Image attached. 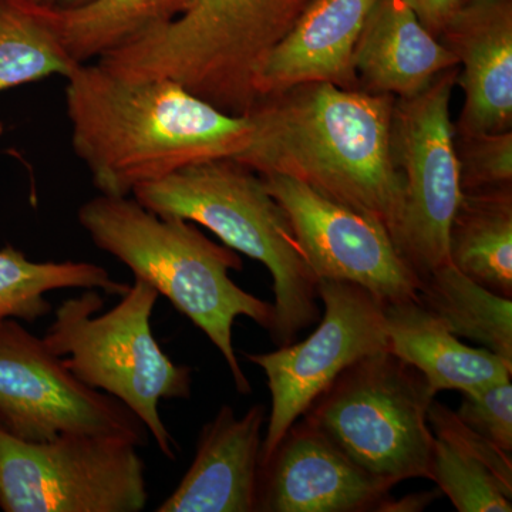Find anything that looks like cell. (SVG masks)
I'll list each match as a JSON object with an SVG mask.
<instances>
[{
  "mask_svg": "<svg viewBox=\"0 0 512 512\" xmlns=\"http://www.w3.org/2000/svg\"><path fill=\"white\" fill-rule=\"evenodd\" d=\"M463 192L512 187V130L454 134Z\"/></svg>",
  "mask_w": 512,
  "mask_h": 512,
  "instance_id": "cell-25",
  "label": "cell"
},
{
  "mask_svg": "<svg viewBox=\"0 0 512 512\" xmlns=\"http://www.w3.org/2000/svg\"><path fill=\"white\" fill-rule=\"evenodd\" d=\"M313 0H190L180 18L96 60L127 76L167 77L224 113L254 109L256 77Z\"/></svg>",
  "mask_w": 512,
  "mask_h": 512,
  "instance_id": "cell-5",
  "label": "cell"
},
{
  "mask_svg": "<svg viewBox=\"0 0 512 512\" xmlns=\"http://www.w3.org/2000/svg\"><path fill=\"white\" fill-rule=\"evenodd\" d=\"M148 500L138 446L62 434L25 441L0 426V508L6 512H140Z\"/></svg>",
  "mask_w": 512,
  "mask_h": 512,
  "instance_id": "cell-8",
  "label": "cell"
},
{
  "mask_svg": "<svg viewBox=\"0 0 512 512\" xmlns=\"http://www.w3.org/2000/svg\"><path fill=\"white\" fill-rule=\"evenodd\" d=\"M158 292L136 278L119 305L96 315L97 289L66 299L55 312L45 343L80 382L116 397L143 421L163 456L177 460L178 446L161 419V400L190 399L192 369L174 363L151 328Z\"/></svg>",
  "mask_w": 512,
  "mask_h": 512,
  "instance_id": "cell-6",
  "label": "cell"
},
{
  "mask_svg": "<svg viewBox=\"0 0 512 512\" xmlns=\"http://www.w3.org/2000/svg\"><path fill=\"white\" fill-rule=\"evenodd\" d=\"M441 491H427V493H417V494H409L403 498H393L390 495L382 508H380V512H419L426 510L427 507L437 497H440Z\"/></svg>",
  "mask_w": 512,
  "mask_h": 512,
  "instance_id": "cell-29",
  "label": "cell"
},
{
  "mask_svg": "<svg viewBox=\"0 0 512 512\" xmlns=\"http://www.w3.org/2000/svg\"><path fill=\"white\" fill-rule=\"evenodd\" d=\"M429 423L434 437L447 441L490 470L507 495L512 497V458L477 431L470 429L446 404L430 403Z\"/></svg>",
  "mask_w": 512,
  "mask_h": 512,
  "instance_id": "cell-26",
  "label": "cell"
},
{
  "mask_svg": "<svg viewBox=\"0 0 512 512\" xmlns=\"http://www.w3.org/2000/svg\"><path fill=\"white\" fill-rule=\"evenodd\" d=\"M134 198L147 210L202 225L228 248L264 264L274 279L278 348L320 318L318 279L306 262L284 208L261 175L234 158L188 165L138 185Z\"/></svg>",
  "mask_w": 512,
  "mask_h": 512,
  "instance_id": "cell-4",
  "label": "cell"
},
{
  "mask_svg": "<svg viewBox=\"0 0 512 512\" xmlns=\"http://www.w3.org/2000/svg\"><path fill=\"white\" fill-rule=\"evenodd\" d=\"M190 0H93L82 8L45 10L64 52L74 63L99 60L170 25Z\"/></svg>",
  "mask_w": 512,
  "mask_h": 512,
  "instance_id": "cell-20",
  "label": "cell"
},
{
  "mask_svg": "<svg viewBox=\"0 0 512 512\" xmlns=\"http://www.w3.org/2000/svg\"><path fill=\"white\" fill-rule=\"evenodd\" d=\"M0 426L25 441L62 434L120 437L147 446L143 421L116 397L80 382L43 338L0 320Z\"/></svg>",
  "mask_w": 512,
  "mask_h": 512,
  "instance_id": "cell-10",
  "label": "cell"
},
{
  "mask_svg": "<svg viewBox=\"0 0 512 512\" xmlns=\"http://www.w3.org/2000/svg\"><path fill=\"white\" fill-rule=\"evenodd\" d=\"M434 399L419 370L386 349L348 367L303 417L357 466L397 485L430 480Z\"/></svg>",
  "mask_w": 512,
  "mask_h": 512,
  "instance_id": "cell-7",
  "label": "cell"
},
{
  "mask_svg": "<svg viewBox=\"0 0 512 512\" xmlns=\"http://www.w3.org/2000/svg\"><path fill=\"white\" fill-rule=\"evenodd\" d=\"M266 407L242 417L224 404L204 424L187 473L157 512H255Z\"/></svg>",
  "mask_w": 512,
  "mask_h": 512,
  "instance_id": "cell-15",
  "label": "cell"
},
{
  "mask_svg": "<svg viewBox=\"0 0 512 512\" xmlns=\"http://www.w3.org/2000/svg\"><path fill=\"white\" fill-rule=\"evenodd\" d=\"M318 295L325 313L308 339L275 352L245 353L249 362L264 370L272 397L261 463L348 367L389 349L386 306L372 293L349 282L323 279L318 281Z\"/></svg>",
  "mask_w": 512,
  "mask_h": 512,
  "instance_id": "cell-11",
  "label": "cell"
},
{
  "mask_svg": "<svg viewBox=\"0 0 512 512\" xmlns=\"http://www.w3.org/2000/svg\"><path fill=\"white\" fill-rule=\"evenodd\" d=\"M77 66L42 9L25 0H0V92L47 77H67Z\"/></svg>",
  "mask_w": 512,
  "mask_h": 512,
  "instance_id": "cell-23",
  "label": "cell"
},
{
  "mask_svg": "<svg viewBox=\"0 0 512 512\" xmlns=\"http://www.w3.org/2000/svg\"><path fill=\"white\" fill-rule=\"evenodd\" d=\"M448 258L488 291L512 296V187L463 192L448 232Z\"/></svg>",
  "mask_w": 512,
  "mask_h": 512,
  "instance_id": "cell-19",
  "label": "cell"
},
{
  "mask_svg": "<svg viewBox=\"0 0 512 512\" xmlns=\"http://www.w3.org/2000/svg\"><path fill=\"white\" fill-rule=\"evenodd\" d=\"M458 69L440 73L423 92L394 104L392 153L404 194L393 244L420 282L450 261L448 232L463 195L450 117Z\"/></svg>",
  "mask_w": 512,
  "mask_h": 512,
  "instance_id": "cell-9",
  "label": "cell"
},
{
  "mask_svg": "<svg viewBox=\"0 0 512 512\" xmlns=\"http://www.w3.org/2000/svg\"><path fill=\"white\" fill-rule=\"evenodd\" d=\"M394 104L390 94L298 84L256 101L247 114L251 140L234 160L308 185L379 222L393 239L404 194L392 153Z\"/></svg>",
  "mask_w": 512,
  "mask_h": 512,
  "instance_id": "cell-2",
  "label": "cell"
},
{
  "mask_svg": "<svg viewBox=\"0 0 512 512\" xmlns=\"http://www.w3.org/2000/svg\"><path fill=\"white\" fill-rule=\"evenodd\" d=\"M77 217L97 248L123 262L207 335L227 362L237 392L251 393L232 328L247 316L271 332L275 308L232 281L229 271H242L237 251L212 242L194 222L158 215L130 195L101 194L84 202Z\"/></svg>",
  "mask_w": 512,
  "mask_h": 512,
  "instance_id": "cell-3",
  "label": "cell"
},
{
  "mask_svg": "<svg viewBox=\"0 0 512 512\" xmlns=\"http://www.w3.org/2000/svg\"><path fill=\"white\" fill-rule=\"evenodd\" d=\"M66 79L73 150L103 195L127 197L188 165L238 157L251 140L247 116L224 113L167 77L96 62Z\"/></svg>",
  "mask_w": 512,
  "mask_h": 512,
  "instance_id": "cell-1",
  "label": "cell"
},
{
  "mask_svg": "<svg viewBox=\"0 0 512 512\" xmlns=\"http://www.w3.org/2000/svg\"><path fill=\"white\" fill-rule=\"evenodd\" d=\"M25 2L39 9L63 12V10L82 8V6L93 2V0H25Z\"/></svg>",
  "mask_w": 512,
  "mask_h": 512,
  "instance_id": "cell-30",
  "label": "cell"
},
{
  "mask_svg": "<svg viewBox=\"0 0 512 512\" xmlns=\"http://www.w3.org/2000/svg\"><path fill=\"white\" fill-rule=\"evenodd\" d=\"M468 2V0H464V3Z\"/></svg>",
  "mask_w": 512,
  "mask_h": 512,
  "instance_id": "cell-31",
  "label": "cell"
},
{
  "mask_svg": "<svg viewBox=\"0 0 512 512\" xmlns=\"http://www.w3.org/2000/svg\"><path fill=\"white\" fill-rule=\"evenodd\" d=\"M57 289H100L123 296L130 285L114 281L92 262H33L19 249H0V320L45 318L53 311L45 295Z\"/></svg>",
  "mask_w": 512,
  "mask_h": 512,
  "instance_id": "cell-22",
  "label": "cell"
},
{
  "mask_svg": "<svg viewBox=\"0 0 512 512\" xmlns=\"http://www.w3.org/2000/svg\"><path fill=\"white\" fill-rule=\"evenodd\" d=\"M437 39L458 60L456 134L512 130V0H468Z\"/></svg>",
  "mask_w": 512,
  "mask_h": 512,
  "instance_id": "cell-14",
  "label": "cell"
},
{
  "mask_svg": "<svg viewBox=\"0 0 512 512\" xmlns=\"http://www.w3.org/2000/svg\"><path fill=\"white\" fill-rule=\"evenodd\" d=\"M431 35L439 37L464 0H403Z\"/></svg>",
  "mask_w": 512,
  "mask_h": 512,
  "instance_id": "cell-28",
  "label": "cell"
},
{
  "mask_svg": "<svg viewBox=\"0 0 512 512\" xmlns=\"http://www.w3.org/2000/svg\"><path fill=\"white\" fill-rule=\"evenodd\" d=\"M431 481L460 512H511L512 503L500 483L480 461L447 441H434Z\"/></svg>",
  "mask_w": 512,
  "mask_h": 512,
  "instance_id": "cell-24",
  "label": "cell"
},
{
  "mask_svg": "<svg viewBox=\"0 0 512 512\" xmlns=\"http://www.w3.org/2000/svg\"><path fill=\"white\" fill-rule=\"evenodd\" d=\"M419 302L458 338L512 362L511 298L488 291L448 261L421 279Z\"/></svg>",
  "mask_w": 512,
  "mask_h": 512,
  "instance_id": "cell-21",
  "label": "cell"
},
{
  "mask_svg": "<svg viewBox=\"0 0 512 512\" xmlns=\"http://www.w3.org/2000/svg\"><path fill=\"white\" fill-rule=\"evenodd\" d=\"M359 89L409 99L458 60L403 0H377L353 53Z\"/></svg>",
  "mask_w": 512,
  "mask_h": 512,
  "instance_id": "cell-17",
  "label": "cell"
},
{
  "mask_svg": "<svg viewBox=\"0 0 512 512\" xmlns=\"http://www.w3.org/2000/svg\"><path fill=\"white\" fill-rule=\"evenodd\" d=\"M376 2L313 0L262 63L255 84L258 100L303 83L359 89L353 53Z\"/></svg>",
  "mask_w": 512,
  "mask_h": 512,
  "instance_id": "cell-16",
  "label": "cell"
},
{
  "mask_svg": "<svg viewBox=\"0 0 512 512\" xmlns=\"http://www.w3.org/2000/svg\"><path fill=\"white\" fill-rule=\"evenodd\" d=\"M394 487L353 463L302 416L259 464L255 511L380 512Z\"/></svg>",
  "mask_w": 512,
  "mask_h": 512,
  "instance_id": "cell-13",
  "label": "cell"
},
{
  "mask_svg": "<svg viewBox=\"0 0 512 512\" xmlns=\"http://www.w3.org/2000/svg\"><path fill=\"white\" fill-rule=\"evenodd\" d=\"M284 208L296 241L318 281L362 286L384 306L419 301L420 279L379 222L323 197L308 185L261 175Z\"/></svg>",
  "mask_w": 512,
  "mask_h": 512,
  "instance_id": "cell-12",
  "label": "cell"
},
{
  "mask_svg": "<svg viewBox=\"0 0 512 512\" xmlns=\"http://www.w3.org/2000/svg\"><path fill=\"white\" fill-rule=\"evenodd\" d=\"M389 350L419 370L431 392L471 393L511 379L512 362L485 348H470L419 301L384 308Z\"/></svg>",
  "mask_w": 512,
  "mask_h": 512,
  "instance_id": "cell-18",
  "label": "cell"
},
{
  "mask_svg": "<svg viewBox=\"0 0 512 512\" xmlns=\"http://www.w3.org/2000/svg\"><path fill=\"white\" fill-rule=\"evenodd\" d=\"M456 414L470 429L477 431L504 453H512L511 379L476 392L461 393Z\"/></svg>",
  "mask_w": 512,
  "mask_h": 512,
  "instance_id": "cell-27",
  "label": "cell"
}]
</instances>
